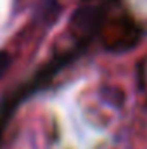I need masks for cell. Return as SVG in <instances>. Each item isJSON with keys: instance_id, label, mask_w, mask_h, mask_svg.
I'll return each mask as SVG.
<instances>
[{"instance_id": "cell-1", "label": "cell", "mask_w": 147, "mask_h": 149, "mask_svg": "<svg viewBox=\"0 0 147 149\" xmlns=\"http://www.w3.org/2000/svg\"><path fill=\"white\" fill-rule=\"evenodd\" d=\"M10 64H12L10 54H9L7 50H0V80H2V78L5 76V73L9 71Z\"/></svg>"}]
</instances>
